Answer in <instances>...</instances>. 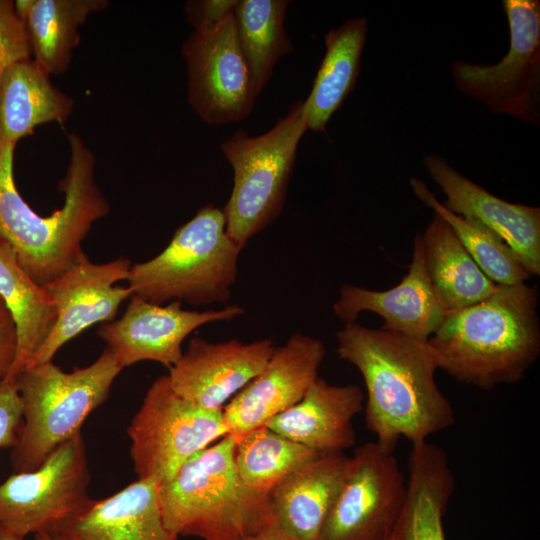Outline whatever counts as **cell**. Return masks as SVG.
<instances>
[{"mask_svg": "<svg viewBox=\"0 0 540 540\" xmlns=\"http://www.w3.org/2000/svg\"><path fill=\"white\" fill-rule=\"evenodd\" d=\"M364 402L359 386L332 385L318 377L300 401L264 425L317 453H344L356 443L353 418Z\"/></svg>", "mask_w": 540, "mask_h": 540, "instance_id": "19", "label": "cell"}, {"mask_svg": "<svg viewBox=\"0 0 540 540\" xmlns=\"http://www.w3.org/2000/svg\"><path fill=\"white\" fill-rule=\"evenodd\" d=\"M131 265L124 257L93 263L85 255L45 284L43 287L55 304L57 320L25 368L52 361L65 343L88 327L113 321L121 303L133 295L129 286H114L127 279Z\"/></svg>", "mask_w": 540, "mask_h": 540, "instance_id": "13", "label": "cell"}, {"mask_svg": "<svg viewBox=\"0 0 540 540\" xmlns=\"http://www.w3.org/2000/svg\"><path fill=\"white\" fill-rule=\"evenodd\" d=\"M0 298L17 330L16 357L5 376L15 379L51 332L57 310L47 290L26 273L11 245L1 237Z\"/></svg>", "mask_w": 540, "mask_h": 540, "instance_id": "26", "label": "cell"}, {"mask_svg": "<svg viewBox=\"0 0 540 540\" xmlns=\"http://www.w3.org/2000/svg\"><path fill=\"white\" fill-rule=\"evenodd\" d=\"M307 129L303 102L297 101L266 133L251 137L239 129L221 144L234 172L223 209L226 232L242 249L281 213L297 146Z\"/></svg>", "mask_w": 540, "mask_h": 540, "instance_id": "7", "label": "cell"}, {"mask_svg": "<svg viewBox=\"0 0 540 540\" xmlns=\"http://www.w3.org/2000/svg\"><path fill=\"white\" fill-rule=\"evenodd\" d=\"M367 31V20L362 17L348 20L325 36L326 52L311 92L303 102L308 129L324 132L331 116L352 91Z\"/></svg>", "mask_w": 540, "mask_h": 540, "instance_id": "27", "label": "cell"}, {"mask_svg": "<svg viewBox=\"0 0 540 540\" xmlns=\"http://www.w3.org/2000/svg\"><path fill=\"white\" fill-rule=\"evenodd\" d=\"M22 423V404L15 379L0 378V449L13 447Z\"/></svg>", "mask_w": 540, "mask_h": 540, "instance_id": "32", "label": "cell"}, {"mask_svg": "<svg viewBox=\"0 0 540 540\" xmlns=\"http://www.w3.org/2000/svg\"><path fill=\"white\" fill-rule=\"evenodd\" d=\"M405 498L406 480L394 453L365 443L348 459L319 540H389Z\"/></svg>", "mask_w": 540, "mask_h": 540, "instance_id": "11", "label": "cell"}, {"mask_svg": "<svg viewBox=\"0 0 540 540\" xmlns=\"http://www.w3.org/2000/svg\"><path fill=\"white\" fill-rule=\"evenodd\" d=\"M275 346L271 338L249 343L238 339L209 342L194 337L178 362L169 368L172 389L205 409L225 403L258 375Z\"/></svg>", "mask_w": 540, "mask_h": 540, "instance_id": "16", "label": "cell"}, {"mask_svg": "<svg viewBox=\"0 0 540 540\" xmlns=\"http://www.w3.org/2000/svg\"><path fill=\"white\" fill-rule=\"evenodd\" d=\"M238 0H191L184 8L194 31L207 32L218 27L231 15Z\"/></svg>", "mask_w": 540, "mask_h": 540, "instance_id": "33", "label": "cell"}, {"mask_svg": "<svg viewBox=\"0 0 540 540\" xmlns=\"http://www.w3.org/2000/svg\"><path fill=\"white\" fill-rule=\"evenodd\" d=\"M35 540H73V538L66 531L58 530L36 534Z\"/></svg>", "mask_w": 540, "mask_h": 540, "instance_id": "36", "label": "cell"}, {"mask_svg": "<svg viewBox=\"0 0 540 540\" xmlns=\"http://www.w3.org/2000/svg\"><path fill=\"white\" fill-rule=\"evenodd\" d=\"M244 313L238 305L218 310L194 311L182 302L150 303L133 294L121 318L104 323L98 335L124 369L141 361H155L168 369L181 358L182 343L197 328L229 321Z\"/></svg>", "mask_w": 540, "mask_h": 540, "instance_id": "14", "label": "cell"}, {"mask_svg": "<svg viewBox=\"0 0 540 540\" xmlns=\"http://www.w3.org/2000/svg\"><path fill=\"white\" fill-rule=\"evenodd\" d=\"M236 439L225 435L159 484L163 522L173 536L243 540L273 521L267 495L251 490L238 474Z\"/></svg>", "mask_w": 540, "mask_h": 540, "instance_id": "4", "label": "cell"}, {"mask_svg": "<svg viewBox=\"0 0 540 540\" xmlns=\"http://www.w3.org/2000/svg\"><path fill=\"white\" fill-rule=\"evenodd\" d=\"M138 479L170 480L194 455L228 434L222 410L205 409L179 396L168 375L148 388L127 428Z\"/></svg>", "mask_w": 540, "mask_h": 540, "instance_id": "8", "label": "cell"}, {"mask_svg": "<svg viewBox=\"0 0 540 540\" xmlns=\"http://www.w3.org/2000/svg\"><path fill=\"white\" fill-rule=\"evenodd\" d=\"M289 1L241 0L234 18L239 44L258 95L271 78L277 60L293 50L284 28Z\"/></svg>", "mask_w": 540, "mask_h": 540, "instance_id": "28", "label": "cell"}, {"mask_svg": "<svg viewBox=\"0 0 540 540\" xmlns=\"http://www.w3.org/2000/svg\"><path fill=\"white\" fill-rule=\"evenodd\" d=\"M73 107V98L32 58L14 62L0 81V143L16 146L40 125L63 124Z\"/></svg>", "mask_w": 540, "mask_h": 540, "instance_id": "23", "label": "cell"}, {"mask_svg": "<svg viewBox=\"0 0 540 540\" xmlns=\"http://www.w3.org/2000/svg\"><path fill=\"white\" fill-rule=\"evenodd\" d=\"M365 311L384 320L381 329L420 340H428L441 325L446 312L428 278L421 233L414 237L408 272L396 286L384 291L352 284L340 287L333 304L337 318L353 322Z\"/></svg>", "mask_w": 540, "mask_h": 540, "instance_id": "18", "label": "cell"}, {"mask_svg": "<svg viewBox=\"0 0 540 540\" xmlns=\"http://www.w3.org/2000/svg\"><path fill=\"white\" fill-rule=\"evenodd\" d=\"M172 540H179V537H175V538H173Z\"/></svg>", "mask_w": 540, "mask_h": 540, "instance_id": "38", "label": "cell"}, {"mask_svg": "<svg viewBox=\"0 0 540 540\" xmlns=\"http://www.w3.org/2000/svg\"><path fill=\"white\" fill-rule=\"evenodd\" d=\"M70 160L59 182L63 206L41 216L19 193L13 174L15 145L0 143V237L21 267L44 286L86 254L82 242L92 225L109 213L96 184L95 156L76 133L68 136Z\"/></svg>", "mask_w": 540, "mask_h": 540, "instance_id": "3", "label": "cell"}, {"mask_svg": "<svg viewBox=\"0 0 540 540\" xmlns=\"http://www.w3.org/2000/svg\"><path fill=\"white\" fill-rule=\"evenodd\" d=\"M159 483L137 479L112 496L94 500L65 529L73 540H172L158 498Z\"/></svg>", "mask_w": 540, "mask_h": 540, "instance_id": "22", "label": "cell"}, {"mask_svg": "<svg viewBox=\"0 0 540 540\" xmlns=\"http://www.w3.org/2000/svg\"><path fill=\"white\" fill-rule=\"evenodd\" d=\"M107 0H16L15 11L24 25L33 60L50 76L70 66L80 40L79 27Z\"/></svg>", "mask_w": 540, "mask_h": 540, "instance_id": "24", "label": "cell"}, {"mask_svg": "<svg viewBox=\"0 0 540 540\" xmlns=\"http://www.w3.org/2000/svg\"><path fill=\"white\" fill-rule=\"evenodd\" d=\"M325 352L321 340L301 333L275 347L262 371L222 409L228 434L241 437L300 401L319 377Z\"/></svg>", "mask_w": 540, "mask_h": 540, "instance_id": "15", "label": "cell"}, {"mask_svg": "<svg viewBox=\"0 0 540 540\" xmlns=\"http://www.w3.org/2000/svg\"><path fill=\"white\" fill-rule=\"evenodd\" d=\"M181 51L188 71V102L204 122L227 124L251 113L257 94L234 12L213 30L191 32Z\"/></svg>", "mask_w": 540, "mask_h": 540, "instance_id": "12", "label": "cell"}, {"mask_svg": "<svg viewBox=\"0 0 540 540\" xmlns=\"http://www.w3.org/2000/svg\"><path fill=\"white\" fill-rule=\"evenodd\" d=\"M340 359L361 373L367 392L365 424L375 443L394 453L398 441H426L455 422L452 405L439 389L438 361L428 340L356 321L337 331Z\"/></svg>", "mask_w": 540, "mask_h": 540, "instance_id": "1", "label": "cell"}, {"mask_svg": "<svg viewBox=\"0 0 540 540\" xmlns=\"http://www.w3.org/2000/svg\"><path fill=\"white\" fill-rule=\"evenodd\" d=\"M510 46L496 64L452 65L455 86L494 113L507 114L525 123L539 124L540 3L505 0Z\"/></svg>", "mask_w": 540, "mask_h": 540, "instance_id": "10", "label": "cell"}, {"mask_svg": "<svg viewBox=\"0 0 540 540\" xmlns=\"http://www.w3.org/2000/svg\"><path fill=\"white\" fill-rule=\"evenodd\" d=\"M29 58H32L30 45L14 1L0 0V81L8 66Z\"/></svg>", "mask_w": 540, "mask_h": 540, "instance_id": "31", "label": "cell"}, {"mask_svg": "<svg viewBox=\"0 0 540 540\" xmlns=\"http://www.w3.org/2000/svg\"><path fill=\"white\" fill-rule=\"evenodd\" d=\"M539 294L525 282L446 312L429 337L439 369L482 390L522 380L540 354Z\"/></svg>", "mask_w": 540, "mask_h": 540, "instance_id": "2", "label": "cell"}, {"mask_svg": "<svg viewBox=\"0 0 540 540\" xmlns=\"http://www.w3.org/2000/svg\"><path fill=\"white\" fill-rule=\"evenodd\" d=\"M410 185L417 198L450 226L479 268L496 285L524 283L531 277L499 236L482 224L446 209L421 179L411 178Z\"/></svg>", "mask_w": 540, "mask_h": 540, "instance_id": "30", "label": "cell"}, {"mask_svg": "<svg viewBox=\"0 0 540 540\" xmlns=\"http://www.w3.org/2000/svg\"><path fill=\"white\" fill-rule=\"evenodd\" d=\"M424 165L446 196L442 205L499 236L525 270L540 275V209L510 203L453 169L442 157L428 155Z\"/></svg>", "mask_w": 540, "mask_h": 540, "instance_id": "17", "label": "cell"}, {"mask_svg": "<svg viewBox=\"0 0 540 540\" xmlns=\"http://www.w3.org/2000/svg\"><path fill=\"white\" fill-rule=\"evenodd\" d=\"M241 250L226 232L223 210L208 204L175 231L157 256L131 265L126 280L133 294L158 305L226 302L237 278Z\"/></svg>", "mask_w": 540, "mask_h": 540, "instance_id": "6", "label": "cell"}, {"mask_svg": "<svg viewBox=\"0 0 540 540\" xmlns=\"http://www.w3.org/2000/svg\"><path fill=\"white\" fill-rule=\"evenodd\" d=\"M0 540H23V538L0 529Z\"/></svg>", "mask_w": 540, "mask_h": 540, "instance_id": "37", "label": "cell"}, {"mask_svg": "<svg viewBox=\"0 0 540 540\" xmlns=\"http://www.w3.org/2000/svg\"><path fill=\"white\" fill-rule=\"evenodd\" d=\"M348 459L344 453L319 454L283 478L267 494L273 521L299 540H319Z\"/></svg>", "mask_w": 540, "mask_h": 540, "instance_id": "20", "label": "cell"}, {"mask_svg": "<svg viewBox=\"0 0 540 540\" xmlns=\"http://www.w3.org/2000/svg\"><path fill=\"white\" fill-rule=\"evenodd\" d=\"M0 302H2L1 298H0Z\"/></svg>", "mask_w": 540, "mask_h": 540, "instance_id": "39", "label": "cell"}, {"mask_svg": "<svg viewBox=\"0 0 540 540\" xmlns=\"http://www.w3.org/2000/svg\"><path fill=\"white\" fill-rule=\"evenodd\" d=\"M17 330L14 320L6 308L0 302V378L5 377L16 357Z\"/></svg>", "mask_w": 540, "mask_h": 540, "instance_id": "34", "label": "cell"}, {"mask_svg": "<svg viewBox=\"0 0 540 540\" xmlns=\"http://www.w3.org/2000/svg\"><path fill=\"white\" fill-rule=\"evenodd\" d=\"M243 540H299L272 521L261 531Z\"/></svg>", "mask_w": 540, "mask_h": 540, "instance_id": "35", "label": "cell"}, {"mask_svg": "<svg viewBox=\"0 0 540 540\" xmlns=\"http://www.w3.org/2000/svg\"><path fill=\"white\" fill-rule=\"evenodd\" d=\"M81 433L54 449L35 470L0 484V529L21 538L65 529L94 502Z\"/></svg>", "mask_w": 540, "mask_h": 540, "instance_id": "9", "label": "cell"}, {"mask_svg": "<svg viewBox=\"0 0 540 540\" xmlns=\"http://www.w3.org/2000/svg\"><path fill=\"white\" fill-rule=\"evenodd\" d=\"M406 498L389 540H446L443 517L455 489L445 451L427 440L412 444Z\"/></svg>", "mask_w": 540, "mask_h": 540, "instance_id": "21", "label": "cell"}, {"mask_svg": "<svg viewBox=\"0 0 540 540\" xmlns=\"http://www.w3.org/2000/svg\"><path fill=\"white\" fill-rule=\"evenodd\" d=\"M428 278L445 312L473 305L496 288L437 214L421 234Z\"/></svg>", "mask_w": 540, "mask_h": 540, "instance_id": "25", "label": "cell"}, {"mask_svg": "<svg viewBox=\"0 0 540 540\" xmlns=\"http://www.w3.org/2000/svg\"><path fill=\"white\" fill-rule=\"evenodd\" d=\"M123 368L107 347L87 367L64 372L52 361L28 366L15 377L22 423L13 446L15 471L38 468L59 445L77 434L108 397Z\"/></svg>", "mask_w": 540, "mask_h": 540, "instance_id": "5", "label": "cell"}, {"mask_svg": "<svg viewBox=\"0 0 540 540\" xmlns=\"http://www.w3.org/2000/svg\"><path fill=\"white\" fill-rule=\"evenodd\" d=\"M319 454L263 425L236 439L234 462L241 480L251 490L267 495Z\"/></svg>", "mask_w": 540, "mask_h": 540, "instance_id": "29", "label": "cell"}]
</instances>
